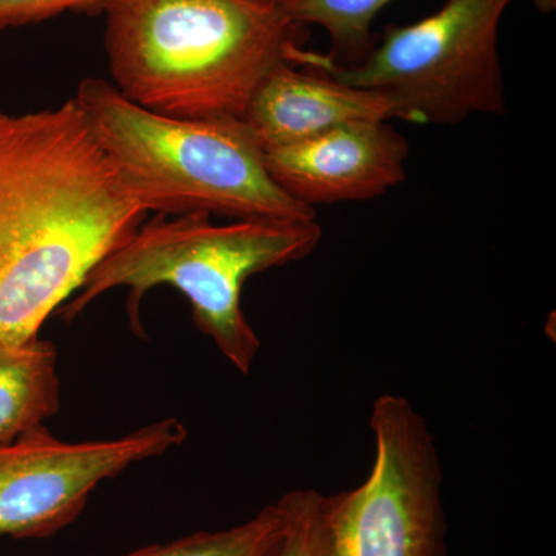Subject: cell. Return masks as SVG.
Here are the masks:
<instances>
[{"instance_id":"1","label":"cell","mask_w":556,"mask_h":556,"mask_svg":"<svg viewBox=\"0 0 556 556\" xmlns=\"http://www.w3.org/2000/svg\"><path fill=\"white\" fill-rule=\"evenodd\" d=\"M148 215L75 98L0 113V334L39 338L50 314Z\"/></svg>"},{"instance_id":"2","label":"cell","mask_w":556,"mask_h":556,"mask_svg":"<svg viewBox=\"0 0 556 556\" xmlns=\"http://www.w3.org/2000/svg\"><path fill=\"white\" fill-rule=\"evenodd\" d=\"M104 13L113 86L170 118H241L270 72L309 51L278 3L109 0Z\"/></svg>"},{"instance_id":"3","label":"cell","mask_w":556,"mask_h":556,"mask_svg":"<svg viewBox=\"0 0 556 556\" xmlns=\"http://www.w3.org/2000/svg\"><path fill=\"white\" fill-rule=\"evenodd\" d=\"M321 240L317 219H236L214 225L211 215H155L102 258L84 280L79 294L62 305V320L78 317L110 289L129 287L127 313L144 334L139 305L150 289L169 285L189 300L204 336L243 375H249L260 340L241 308L249 277L300 262Z\"/></svg>"},{"instance_id":"4","label":"cell","mask_w":556,"mask_h":556,"mask_svg":"<svg viewBox=\"0 0 556 556\" xmlns=\"http://www.w3.org/2000/svg\"><path fill=\"white\" fill-rule=\"evenodd\" d=\"M75 101L124 188L146 212L233 219H316L270 177L241 118L178 119L127 100L104 79L80 80Z\"/></svg>"},{"instance_id":"5","label":"cell","mask_w":556,"mask_h":556,"mask_svg":"<svg viewBox=\"0 0 556 556\" xmlns=\"http://www.w3.org/2000/svg\"><path fill=\"white\" fill-rule=\"evenodd\" d=\"M511 0H447L426 20L387 25L367 60L353 67L316 53L313 67L331 78L379 91L399 119L455 126L475 113L504 115L497 28Z\"/></svg>"},{"instance_id":"6","label":"cell","mask_w":556,"mask_h":556,"mask_svg":"<svg viewBox=\"0 0 556 556\" xmlns=\"http://www.w3.org/2000/svg\"><path fill=\"white\" fill-rule=\"evenodd\" d=\"M369 427L376 455L368 478L327 496L331 555H447L441 459L427 420L408 399L383 394Z\"/></svg>"},{"instance_id":"7","label":"cell","mask_w":556,"mask_h":556,"mask_svg":"<svg viewBox=\"0 0 556 556\" xmlns=\"http://www.w3.org/2000/svg\"><path fill=\"white\" fill-rule=\"evenodd\" d=\"M186 438L188 430L177 419L79 444L60 441L43 424L25 431L0 445V536L56 535L78 519L102 481L178 447Z\"/></svg>"},{"instance_id":"8","label":"cell","mask_w":556,"mask_h":556,"mask_svg":"<svg viewBox=\"0 0 556 556\" xmlns=\"http://www.w3.org/2000/svg\"><path fill=\"white\" fill-rule=\"evenodd\" d=\"M409 144L390 121H358L266 150L270 177L305 206L378 199L405 179Z\"/></svg>"},{"instance_id":"9","label":"cell","mask_w":556,"mask_h":556,"mask_svg":"<svg viewBox=\"0 0 556 556\" xmlns=\"http://www.w3.org/2000/svg\"><path fill=\"white\" fill-rule=\"evenodd\" d=\"M241 119L266 152L358 121L399 116L379 91L348 86L316 70L281 65L258 84Z\"/></svg>"},{"instance_id":"10","label":"cell","mask_w":556,"mask_h":556,"mask_svg":"<svg viewBox=\"0 0 556 556\" xmlns=\"http://www.w3.org/2000/svg\"><path fill=\"white\" fill-rule=\"evenodd\" d=\"M60 409L53 343L20 342L0 334V445L42 426Z\"/></svg>"},{"instance_id":"11","label":"cell","mask_w":556,"mask_h":556,"mask_svg":"<svg viewBox=\"0 0 556 556\" xmlns=\"http://www.w3.org/2000/svg\"><path fill=\"white\" fill-rule=\"evenodd\" d=\"M391 0H281L278 5L295 24L320 25L331 38L327 56L342 67L362 64L376 40L372 21Z\"/></svg>"},{"instance_id":"12","label":"cell","mask_w":556,"mask_h":556,"mask_svg":"<svg viewBox=\"0 0 556 556\" xmlns=\"http://www.w3.org/2000/svg\"><path fill=\"white\" fill-rule=\"evenodd\" d=\"M287 515L280 501L263 507L243 525L197 532L166 544H152L126 556H277Z\"/></svg>"},{"instance_id":"13","label":"cell","mask_w":556,"mask_h":556,"mask_svg":"<svg viewBox=\"0 0 556 556\" xmlns=\"http://www.w3.org/2000/svg\"><path fill=\"white\" fill-rule=\"evenodd\" d=\"M287 526L277 556H332L327 522V495L292 490L280 497Z\"/></svg>"},{"instance_id":"14","label":"cell","mask_w":556,"mask_h":556,"mask_svg":"<svg viewBox=\"0 0 556 556\" xmlns=\"http://www.w3.org/2000/svg\"><path fill=\"white\" fill-rule=\"evenodd\" d=\"M109 0H0V31L39 24L67 11L100 13Z\"/></svg>"},{"instance_id":"15","label":"cell","mask_w":556,"mask_h":556,"mask_svg":"<svg viewBox=\"0 0 556 556\" xmlns=\"http://www.w3.org/2000/svg\"><path fill=\"white\" fill-rule=\"evenodd\" d=\"M540 13L548 14L556 9V0H533Z\"/></svg>"},{"instance_id":"16","label":"cell","mask_w":556,"mask_h":556,"mask_svg":"<svg viewBox=\"0 0 556 556\" xmlns=\"http://www.w3.org/2000/svg\"><path fill=\"white\" fill-rule=\"evenodd\" d=\"M260 2L280 3L281 0H260Z\"/></svg>"}]
</instances>
